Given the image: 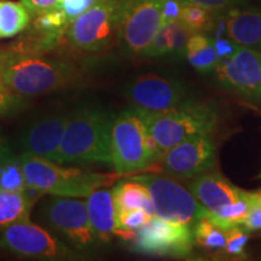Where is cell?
<instances>
[{
  "instance_id": "cell-1",
  "label": "cell",
  "mask_w": 261,
  "mask_h": 261,
  "mask_svg": "<svg viewBox=\"0 0 261 261\" xmlns=\"http://www.w3.org/2000/svg\"><path fill=\"white\" fill-rule=\"evenodd\" d=\"M80 70L64 58L18 51H0V85L23 97L40 96L75 84Z\"/></svg>"
},
{
  "instance_id": "cell-2",
  "label": "cell",
  "mask_w": 261,
  "mask_h": 261,
  "mask_svg": "<svg viewBox=\"0 0 261 261\" xmlns=\"http://www.w3.org/2000/svg\"><path fill=\"white\" fill-rule=\"evenodd\" d=\"M113 120L98 106H84L70 113L58 150V165H112Z\"/></svg>"
},
{
  "instance_id": "cell-3",
  "label": "cell",
  "mask_w": 261,
  "mask_h": 261,
  "mask_svg": "<svg viewBox=\"0 0 261 261\" xmlns=\"http://www.w3.org/2000/svg\"><path fill=\"white\" fill-rule=\"evenodd\" d=\"M110 159L117 175L142 172L161 160L149 135L144 113L130 108L113 120Z\"/></svg>"
},
{
  "instance_id": "cell-4",
  "label": "cell",
  "mask_w": 261,
  "mask_h": 261,
  "mask_svg": "<svg viewBox=\"0 0 261 261\" xmlns=\"http://www.w3.org/2000/svg\"><path fill=\"white\" fill-rule=\"evenodd\" d=\"M19 156L27 187L38 194L76 198L87 197L96 189L112 184L117 177L63 167V165L34 156L21 154Z\"/></svg>"
},
{
  "instance_id": "cell-5",
  "label": "cell",
  "mask_w": 261,
  "mask_h": 261,
  "mask_svg": "<svg viewBox=\"0 0 261 261\" xmlns=\"http://www.w3.org/2000/svg\"><path fill=\"white\" fill-rule=\"evenodd\" d=\"M146 116L149 135L160 156L184 139L211 135L217 128L218 114L211 106L198 102H182L174 109Z\"/></svg>"
},
{
  "instance_id": "cell-6",
  "label": "cell",
  "mask_w": 261,
  "mask_h": 261,
  "mask_svg": "<svg viewBox=\"0 0 261 261\" xmlns=\"http://www.w3.org/2000/svg\"><path fill=\"white\" fill-rule=\"evenodd\" d=\"M133 179L148 189L155 215L160 219L194 228L198 220L210 215L190 190L174 179L158 174L137 175Z\"/></svg>"
},
{
  "instance_id": "cell-7",
  "label": "cell",
  "mask_w": 261,
  "mask_h": 261,
  "mask_svg": "<svg viewBox=\"0 0 261 261\" xmlns=\"http://www.w3.org/2000/svg\"><path fill=\"white\" fill-rule=\"evenodd\" d=\"M161 25V0H119L117 41L126 55L142 57Z\"/></svg>"
},
{
  "instance_id": "cell-8",
  "label": "cell",
  "mask_w": 261,
  "mask_h": 261,
  "mask_svg": "<svg viewBox=\"0 0 261 261\" xmlns=\"http://www.w3.org/2000/svg\"><path fill=\"white\" fill-rule=\"evenodd\" d=\"M119 0H99L68 25L64 37L70 46L85 52L107 50L117 39Z\"/></svg>"
},
{
  "instance_id": "cell-9",
  "label": "cell",
  "mask_w": 261,
  "mask_h": 261,
  "mask_svg": "<svg viewBox=\"0 0 261 261\" xmlns=\"http://www.w3.org/2000/svg\"><path fill=\"white\" fill-rule=\"evenodd\" d=\"M0 249L24 259L79 260L80 254L65 246L45 228L29 220L6 227L0 234Z\"/></svg>"
},
{
  "instance_id": "cell-10",
  "label": "cell",
  "mask_w": 261,
  "mask_h": 261,
  "mask_svg": "<svg viewBox=\"0 0 261 261\" xmlns=\"http://www.w3.org/2000/svg\"><path fill=\"white\" fill-rule=\"evenodd\" d=\"M41 218L77 249H87L96 243L97 237L91 228L86 203L76 197L52 196L42 205Z\"/></svg>"
},
{
  "instance_id": "cell-11",
  "label": "cell",
  "mask_w": 261,
  "mask_h": 261,
  "mask_svg": "<svg viewBox=\"0 0 261 261\" xmlns=\"http://www.w3.org/2000/svg\"><path fill=\"white\" fill-rule=\"evenodd\" d=\"M194 230L187 225L169 223L154 217L138 231L133 240V250L150 255L188 256L194 247Z\"/></svg>"
},
{
  "instance_id": "cell-12",
  "label": "cell",
  "mask_w": 261,
  "mask_h": 261,
  "mask_svg": "<svg viewBox=\"0 0 261 261\" xmlns=\"http://www.w3.org/2000/svg\"><path fill=\"white\" fill-rule=\"evenodd\" d=\"M125 94L132 108L155 115L169 112L184 102L185 92L177 80L158 74H144L127 85Z\"/></svg>"
},
{
  "instance_id": "cell-13",
  "label": "cell",
  "mask_w": 261,
  "mask_h": 261,
  "mask_svg": "<svg viewBox=\"0 0 261 261\" xmlns=\"http://www.w3.org/2000/svg\"><path fill=\"white\" fill-rule=\"evenodd\" d=\"M217 77L224 87L247 99L261 100V52L238 46L231 56L219 60Z\"/></svg>"
},
{
  "instance_id": "cell-14",
  "label": "cell",
  "mask_w": 261,
  "mask_h": 261,
  "mask_svg": "<svg viewBox=\"0 0 261 261\" xmlns=\"http://www.w3.org/2000/svg\"><path fill=\"white\" fill-rule=\"evenodd\" d=\"M160 161L163 172L171 177L196 178L214 167V143L212 142L211 135L190 137L165 152Z\"/></svg>"
},
{
  "instance_id": "cell-15",
  "label": "cell",
  "mask_w": 261,
  "mask_h": 261,
  "mask_svg": "<svg viewBox=\"0 0 261 261\" xmlns=\"http://www.w3.org/2000/svg\"><path fill=\"white\" fill-rule=\"evenodd\" d=\"M70 113H55L35 120L18 137L21 155L58 161V150Z\"/></svg>"
},
{
  "instance_id": "cell-16",
  "label": "cell",
  "mask_w": 261,
  "mask_h": 261,
  "mask_svg": "<svg viewBox=\"0 0 261 261\" xmlns=\"http://www.w3.org/2000/svg\"><path fill=\"white\" fill-rule=\"evenodd\" d=\"M189 190L210 214L223 211L248 195L217 173H203L196 177L189 182Z\"/></svg>"
},
{
  "instance_id": "cell-17",
  "label": "cell",
  "mask_w": 261,
  "mask_h": 261,
  "mask_svg": "<svg viewBox=\"0 0 261 261\" xmlns=\"http://www.w3.org/2000/svg\"><path fill=\"white\" fill-rule=\"evenodd\" d=\"M223 16L231 40L238 46L261 52V8L238 0Z\"/></svg>"
},
{
  "instance_id": "cell-18",
  "label": "cell",
  "mask_w": 261,
  "mask_h": 261,
  "mask_svg": "<svg viewBox=\"0 0 261 261\" xmlns=\"http://www.w3.org/2000/svg\"><path fill=\"white\" fill-rule=\"evenodd\" d=\"M86 211L89 221L97 240L107 242L117 234L116 208L113 189L98 188L87 196Z\"/></svg>"
},
{
  "instance_id": "cell-19",
  "label": "cell",
  "mask_w": 261,
  "mask_h": 261,
  "mask_svg": "<svg viewBox=\"0 0 261 261\" xmlns=\"http://www.w3.org/2000/svg\"><path fill=\"white\" fill-rule=\"evenodd\" d=\"M191 32L181 21L163 23L151 44L143 52L145 58H181L185 56Z\"/></svg>"
},
{
  "instance_id": "cell-20",
  "label": "cell",
  "mask_w": 261,
  "mask_h": 261,
  "mask_svg": "<svg viewBox=\"0 0 261 261\" xmlns=\"http://www.w3.org/2000/svg\"><path fill=\"white\" fill-rule=\"evenodd\" d=\"M25 191L0 190V231L21 221L29 220L35 198Z\"/></svg>"
},
{
  "instance_id": "cell-21",
  "label": "cell",
  "mask_w": 261,
  "mask_h": 261,
  "mask_svg": "<svg viewBox=\"0 0 261 261\" xmlns=\"http://www.w3.org/2000/svg\"><path fill=\"white\" fill-rule=\"evenodd\" d=\"M113 197L116 213L142 208L149 214L155 215L154 205L148 189L136 179L132 178L130 180L120 181L115 185L113 188Z\"/></svg>"
},
{
  "instance_id": "cell-22",
  "label": "cell",
  "mask_w": 261,
  "mask_h": 261,
  "mask_svg": "<svg viewBox=\"0 0 261 261\" xmlns=\"http://www.w3.org/2000/svg\"><path fill=\"white\" fill-rule=\"evenodd\" d=\"M185 56L189 63L202 74H208L215 70L219 63V56L215 50L214 41L204 33H195L190 35Z\"/></svg>"
},
{
  "instance_id": "cell-23",
  "label": "cell",
  "mask_w": 261,
  "mask_h": 261,
  "mask_svg": "<svg viewBox=\"0 0 261 261\" xmlns=\"http://www.w3.org/2000/svg\"><path fill=\"white\" fill-rule=\"evenodd\" d=\"M32 15L22 2L0 0V39L18 35L28 28Z\"/></svg>"
},
{
  "instance_id": "cell-24",
  "label": "cell",
  "mask_w": 261,
  "mask_h": 261,
  "mask_svg": "<svg viewBox=\"0 0 261 261\" xmlns=\"http://www.w3.org/2000/svg\"><path fill=\"white\" fill-rule=\"evenodd\" d=\"M194 238L198 246L211 250H224L226 244V231L215 225L208 218L198 220L194 226Z\"/></svg>"
},
{
  "instance_id": "cell-25",
  "label": "cell",
  "mask_w": 261,
  "mask_h": 261,
  "mask_svg": "<svg viewBox=\"0 0 261 261\" xmlns=\"http://www.w3.org/2000/svg\"><path fill=\"white\" fill-rule=\"evenodd\" d=\"M218 15L210 10L195 4H185L182 9L180 19L191 34L195 33H207L214 28Z\"/></svg>"
},
{
  "instance_id": "cell-26",
  "label": "cell",
  "mask_w": 261,
  "mask_h": 261,
  "mask_svg": "<svg viewBox=\"0 0 261 261\" xmlns=\"http://www.w3.org/2000/svg\"><path fill=\"white\" fill-rule=\"evenodd\" d=\"M27 189L21 156L16 155L0 167V190L25 191Z\"/></svg>"
},
{
  "instance_id": "cell-27",
  "label": "cell",
  "mask_w": 261,
  "mask_h": 261,
  "mask_svg": "<svg viewBox=\"0 0 261 261\" xmlns=\"http://www.w3.org/2000/svg\"><path fill=\"white\" fill-rule=\"evenodd\" d=\"M152 217L154 215L149 214L142 208L116 213L117 234L125 237L135 236L136 231H138L139 228L148 224Z\"/></svg>"
},
{
  "instance_id": "cell-28",
  "label": "cell",
  "mask_w": 261,
  "mask_h": 261,
  "mask_svg": "<svg viewBox=\"0 0 261 261\" xmlns=\"http://www.w3.org/2000/svg\"><path fill=\"white\" fill-rule=\"evenodd\" d=\"M226 244H225V254L234 257L244 256V248L248 242V232L241 226H236L226 231Z\"/></svg>"
},
{
  "instance_id": "cell-29",
  "label": "cell",
  "mask_w": 261,
  "mask_h": 261,
  "mask_svg": "<svg viewBox=\"0 0 261 261\" xmlns=\"http://www.w3.org/2000/svg\"><path fill=\"white\" fill-rule=\"evenodd\" d=\"M25 106V97L0 86V117L19 112Z\"/></svg>"
},
{
  "instance_id": "cell-30",
  "label": "cell",
  "mask_w": 261,
  "mask_h": 261,
  "mask_svg": "<svg viewBox=\"0 0 261 261\" xmlns=\"http://www.w3.org/2000/svg\"><path fill=\"white\" fill-rule=\"evenodd\" d=\"M99 0H61L57 8L65 15L69 23L77 17V16L90 9L91 6L96 4Z\"/></svg>"
},
{
  "instance_id": "cell-31",
  "label": "cell",
  "mask_w": 261,
  "mask_h": 261,
  "mask_svg": "<svg viewBox=\"0 0 261 261\" xmlns=\"http://www.w3.org/2000/svg\"><path fill=\"white\" fill-rule=\"evenodd\" d=\"M247 232H253V231H259L261 230V201L257 198V195L255 192V198L254 202L250 205L249 211L242 221V224L240 225Z\"/></svg>"
},
{
  "instance_id": "cell-32",
  "label": "cell",
  "mask_w": 261,
  "mask_h": 261,
  "mask_svg": "<svg viewBox=\"0 0 261 261\" xmlns=\"http://www.w3.org/2000/svg\"><path fill=\"white\" fill-rule=\"evenodd\" d=\"M185 6L184 0H161L162 24L180 19L182 9Z\"/></svg>"
},
{
  "instance_id": "cell-33",
  "label": "cell",
  "mask_w": 261,
  "mask_h": 261,
  "mask_svg": "<svg viewBox=\"0 0 261 261\" xmlns=\"http://www.w3.org/2000/svg\"><path fill=\"white\" fill-rule=\"evenodd\" d=\"M185 4H195L210 10L214 14H224L238 0H184Z\"/></svg>"
},
{
  "instance_id": "cell-34",
  "label": "cell",
  "mask_w": 261,
  "mask_h": 261,
  "mask_svg": "<svg viewBox=\"0 0 261 261\" xmlns=\"http://www.w3.org/2000/svg\"><path fill=\"white\" fill-rule=\"evenodd\" d=\"M21 2L31 12L33 18L34 16H38L42 12H46L48 10L56 8L60 4L61 0H21Z\"/></svg>"
},
{
  "instance_id": "cell-35",
  "label": "cell",
  "mask_w": 261,
  "mask_h": 261,
  "mask_svg": "<svg viewBox=\"0 0 261 261\" xmlns=\"http://www.w3.org/2000/svg\"><path fill=\"white\" fill-rule=\"evenodd\" d=\"M214 46L215 50H217L218 56H219V60L225 57L231 56L234 51L237 50L238 45L233 40H231L230 38H223L221 35H217V39L214 40Z\"/></svg>"
},
{
  "instance_id": "cell-36",
  "label": "cell",
  "mask_w": 261,
  "mask_h": 261,
  "mask_svg": "<svg viewBox=\"0 0 261 261\" xmlns=\"http://www.w3.org/2000/svg\"><path fill=\"white\" fill-rule=\"evenodd\" d=\"M15 156L16 154L12 151L11 148H10L8 143H6V140L0 137V167H2L3 165H5L9 160L15 158Z\"/></svg>"
},
{
  "instance_id": "cell-37",
  "label": "cell",
  "mask_w": 261,
  "mask_h": 261,
  "mask_svg": "<svg viewBox=\"0 0 261 261\" xmlns=\"http://www.w3.org/2000/svg\"><path fill=\"white\" fill-rule=\"evenodd\" d=\"M256 195H257V198H259V200L261 201V191L260 192H256Z\"/></svg>"
},
{
  "instance_id": "cell-38",
  "label": "cell",
  "mask_w": 261,
  "mask_h": 261,
  "mask_svg": "<svg viewBox=\"0 0 261 261\" xmlns=\"http://www.w3.org/2000/svg\"><path fill=\"white\" fill-rule=\"evenodd\" d=\"M0 86H2V85H0Z\"/></svg>"
}]
</instances>
